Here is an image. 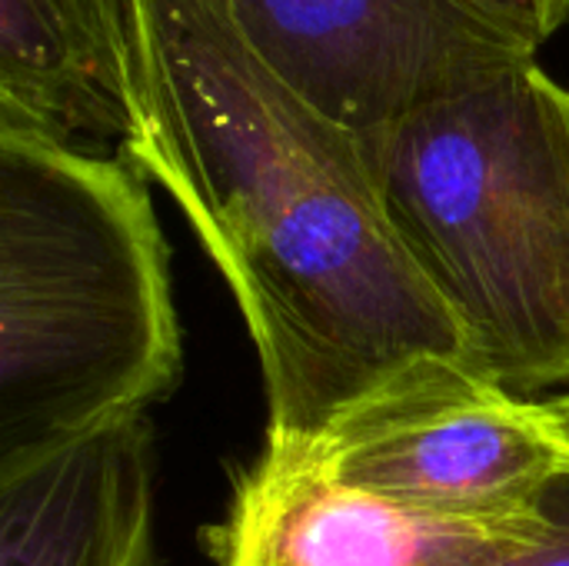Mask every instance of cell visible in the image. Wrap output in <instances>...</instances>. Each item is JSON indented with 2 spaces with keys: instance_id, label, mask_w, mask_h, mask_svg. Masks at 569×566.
Masks as SVG:
<instances>
[{
  "instance_id": "cell-1",
  "label": "cell",
  "mask_w": 569,
  "mask_h": 566,
  "mask_svg": "<svg viewBox=\"0 0 569 566\" xmlns=\"http://www.w3.org/2000/svg\"><path fill=\"white\" fill-rule=\"evenodd\" d=\"M133 137L230 284L253 337L270 450H300L420 357L467 337L400 244L367 137L310 103L227 0H123Z\"/></svg>"
},
{
  "instance_id": "cell-2",
  "label": "cell",
  "mask_w": 569,
  "mask_h": 566,
  "mask_svg": "<svg viewBox=\"0 0 569 566\" xmlns=\"http://www.w3.org/2000/svg\"><path fill=\"white\" fill-rule=\"evenodd\" d=\"M183 377L147 177L0 130V480L140 424Z\"/></svg>"
},
{
  "instance_id": "cell-3",
  "label": "cell",
  "mask_w": 569,
  "mask_h": 566,
  "mask_svg": "<svg viewBox=\"0 0 569 566\" xmlns=\"http://www.w3.org/2000/svg\"><path fill=\"white\" fill-rule=\"evenodd\" d=\"M367 137L387 217L520 400L569 394V90L523 60Z\"/></svg>"
},
{
  "instance_id": "cell-4",
  "label": "cell",
  "mask_w": 569,
  "mask_h": 566,
  "mask_svg": "<svg viewBox=\"0 0 569 566\" xmlns=\"http://www.w3.org/2000/svg\"><path fill=\"white\" fill-rule=\"evenodd\" d=\"M330 480L450 520L550 507L569 437L550 400H520L460 357H420L300 447Z\"/></svg>"
},
{
  "instance_id": "cell-5",
  "label": "cell",
  "mask_w": 569,
  "mask_h": 566,
  "mask_svg": "<svg viewBox=\"0 0 569 566\" xmlns=\"http://www.w3.org/2000/svg\"><path fill=\"white\" fill-rule=\"evenodd\" d=\"M250 43L310 103L357 133L533 60L467 0H227Z\"/></svg>"
},
{
  "instance_id": "cell-6",
  "label": "cell",
  "mask_w": 569,
  "mask_h": 566,
  "mask_svg": "<svg viewBox=\"0 0 569 566\" xmlns=\"http://www.w3.org/2000/svg\"><path fill=\"white\" fill-rule=\"evenodd\" d=\"M563 514L450 520L330 480L297 450H263L220 527L223 566H493L547 544Z\"/></svg>"
},
{
  "instance_id": "cell-7",
  "label": "cell",
  "mask_w": 569,
  "mask_h": 566,
  "mask_svg": "<svg viewBox=\"0 0 569 566\" xmlns=\"http://www.w3.org/2000/svg\"><path fill=\"white\" fill-rule=\"evenodd\" d=\"M133 123L123 0H0V130L120 153Z\"/></svg>"
},
{
  "instance_id": "cell-8",
  "label": "cell",
  "mask_w": 569,
  "mask_h": 566,
  "mask_svg": "<svg viewBox=\"0 0 569 566\" xmlns=\"http://www.w3.org/2000/svg\"><path fill=\"white\" fill-rule=\"evenodd\" d=\"M0 566H157L143 420L0 480Z\"/></svg>"
},
{
  "instance_id": "cell-9",
  "label": "cell",
  "mask_w": 569,
  "mask_h": 566,
  "mask_svg": "<svg viewBox=\"0 0 569 566\" xmlns=\"http://www.w3.org/2000/svg\"><path fill=\"white\" fill-rule=\"evenodd\" d=\"M520 40L540 47L569 20V0H467Z\"/></svg>"
},
{
  "instance_id": "cell-10",
  "label": "cell",
  "mask_w": 569,
  "mask_h": 566,
  "mask_svg": "<svg viewBox=\"0 0 569 566\" xmlns=\"http://www.w3.org/2000/svg\"><path fill=\"white\" fill-rule=\"evenodd\" d=\"M493 566H569V514H563V527L547 544L503 557Z\"/></svg>"
},
{
  "instance_id": "cell-11",
  "label": "cell",
  "mask_w": 569,
  "mask_h": 566,
  "mask_svg": "<svg viewBox=\"0 0 569 566\" xmlns=\"http://www.w3.org/2000/svg\"><path fill=\"white\" fill-rule=\"evenodd\" d=\"M550 404H553V410H557V417H560V424H563V430H567L569 437V394H563V397H550Z\"/></svg>"
}]
</instances>
